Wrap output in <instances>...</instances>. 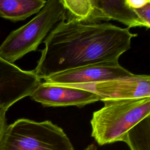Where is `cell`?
<instances>
[{"mask_svg":"<svg viewBox=\"0 0 150 150\" xmlns=\"http://www.w3.org/2000/svg\"><path fill=\"white\" fill-rule=\"evenodd\" d=\"M129 28L110 23H86L74 18L57 23L44 40L45 47L33 70L45 79L57 73L86 65L118 62L137 36Z\"/></svg>","mask_w":150,"mask_h":150,"instance_id":"cell-1","label":"cell"},{"mask_svg":"<svg viewBox=\"0 0 150 150\" xmlns=\"http://www.w3.org/2000/svg\"><path fill=\"white\" fill-rule=\"evenodd\" d=\"M102 101L104 106L90 121L91 137L100 145L123 141L130 129L150 115V97Z\"/></svg>","mask_w":150,"mask_h":150,"instance_id":"cell-2","label":"cell"},{"mask_svg":"<svg viewBox=\"0 0 150 150\" xmlns=\"http://www.w3.org/2000/svg\"><path fill=\"white\" fill-rule=\"evenodd\" d=\"M66 10L61 0L47 1L43 8L29 22L11 32L0 45V57L13 63L39 45L61 21Z\"/></svg>","mask_w":150,"mask_h":150,"instance_id":"cell-3","label":"cell"},{"mask_svg":"<svg viewBox=\"0 0 150 150\" xmlns=\"http://www.w3.org/2000/svg\"><path fill=\"white\" fill-rule=\"evenodd\" d=\"M0 150H74L63 129L49 120L21 118L8 125Z\"/></svg>","mask_w":150,"mask_h":150,"instance_id":"cell-4","label":"cell"},{"mask_svg":"<svg viewBox=\"0 0 150 150\" xmlns=\"http://www.w3.org/2000/svg\"><path fill=\"white\" fill-rule=\"evenodd\" d=\"M40 83L33 70H23L0 57V109L7 111L19 100L30 96Z\"/></svg>","mask_w":150,"mask_h":150,"instance_id":"cell-5","label":"cell"},{"mask_svg":"<svg viewBox=\"0 0 150 150\" xmlns=\"http://www.w3.org/2000/svg\"><path fill=\"white\" fill-rule=\"evenodd\" d=\"M133 74L122 67L118 62H108L86 65L57 73L47 77L44 80L47 83L79 86L129 77Z\"/></svg>","mask_w":150,"mask_h":150,"instance_id":"cell-6","label":"cell"},{"mask_svg":"<svg viewBox=\"0 0 150 150\" xmlns=\"http://www.w3.org/2000/svg\"><path fill=\"white\" fill-rule=\"evenodd\" d=\"M30 98L44 107L74 105L81 108L101 100V97L88 89L74 86L41 82L34 90Z\"/></svg>","mask_w":150,"mask_h":150,"instance_id":"cell-7","label":"cell"},{"mask_svg":"<svg viewBox=\"0 0 150 150\" xmlns=\"http://www.w3.org/2000/svg\"><path fill=\"white\" fill-rule=\"evenodd\" d=\"M91 90L105 99H128L150 97V76L133 74L93 84L79 86Z\"/></svg>","mask_w":150,"mask_h":150,"instance_id":"cell-8","label":"cell"},{"mask_svg":"<svg viewBox=\"0 0 150 150\" xmlns=\"http://www.w3.org/2000/svg\"><path fill=\"white\" fill-rule=\"evenodd\" d=\"M91 2L92 10L86 23L115 20L127 25L128 28L144 26L127 0H91Z\"/></svg>","mask_w":150,"mask_h":150,"instance_id":"cell-9","label":"cell"},{"mask_svg":"<svg viewBox=\"0 0 150 150\" xmlns=\"http://www.w3.org/2000/svg\"><path fill=\"white\" fill-rule=\"evenodd\" d=\"M46 2L45 0H0V16L12 22L23 21L38 13Z\"/></svg>","mask_w":150,"mask_h":150,"instance_id":"cell-10","label":"cell"},{"mask_svg":"<svg viewBox=\"0 0 150 150\" xmlns=\"http://www.w3.org/2000/svg\"><path fill=\"white\" fill-rule=\"evenodd\" d=\"M123 142L131 150H150V115L130 129Z\"/></svg>","mask_w":150,"mask_h":150,"instance_id":"cell-11","label":"cell"},{"mask_svg":"<svg viewBox=\"0 0 150 150\" xmlns=\"http://www.w3.org/2000/svg\"><path fill=\"white\" fill-rule=\"evenodd\" d=\"M139 19L147 29L150 28V1L142 6L133 9Z\"/></svg>","mask_w":150,"mask_h":150,"instance_id":"cell-12","label":"cell"},{"mask_svg":"<svg viewBox=\"0 0 150 150\" xmlns=\"http://www.w3.org/2000/svg\"><path fill=\"white\" fill-rule=\"evenodd\" d=\"M6 110L0 109V143L1 142L4 133L8 125L6 122Z\"/></svg>","mask_w":150,"mask_h":150,"instance_id":"cell-13","label":"cell"},{"mask_svg":"<svg viewBox=\"0 0 150 150\" xmlns=\"http://www.w3.org/2000/svg\"><path fill=\"white\" fill-rule=\"evenodd\" d=\"M150 1L149 0H127V2L128 4L133 9L138 8L145 4H146L147 2Z\"/></svg>","mask_w":150,"mask_h":150,"instance_id":"cell-14","label":"cell"},{"mask_svg":"<svg viewBox=\"0 0 150 150\" xmlns=\"http://www.w3.org/2000/svg\"><path fill=\"white\" fill-rule=\"evenodd\" d=\"M84 150H97V147L94 144H91L87 146Z\"/></svg>","mask_w":150,"mask_h":150,"instance_id":"cell-15","label":"cell"}]
</instances>
